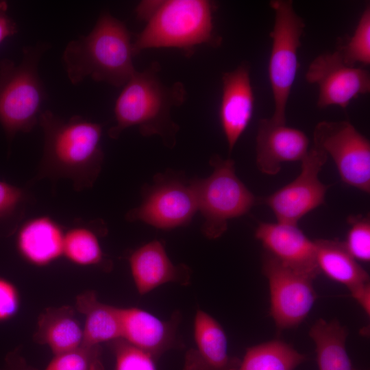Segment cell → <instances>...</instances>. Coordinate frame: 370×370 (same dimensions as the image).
I'll return each instance as SVG.
<instances>
[{
  "label": "cell",
  "mask_w": 370,
  "mask_h": 370,
  "mask_svg": "<svg viewBox=\"0 0 370 370\" xmlns=\"http://www.w3.org/2000/svg\"><path fill=\"white\" fill-rule=\"evenodd\" d=\"M195 346L185 355L183 370H236L240 360L230 356L225 332L208 313L197 310L194 320Z\"/></svg>",
  "instance_id": "obj_18"
},
{
  "label": "cell",
  "mask_w": 370,
  "mask_h": 370,
  "mask_svg": "<svg viewBox=\"0 0 370 370\" xmlns=\"http://www.w3.org/2000/svg\"><path fill=\"white\" fill-rule=\"evenodd\" d=\"M352 296L369 316L370 314V284L369 282L360 285L349 291Z\"/></svg>",
  "instance_id": "obj_33"
},
{
  "label": "cell",
  "mask_w": 370,
  "mask_h": 370,
  "mask_svg": "<svg viewBox=\"0 0 370 370\" xmlns=\"http://www.w3.org/2000/svg\"><path fill=\"white\" fill-rule=\"evenodd\" d=\"M115 356L114 370H156L155 359L123 338L110 341Z\"/></svg>",
  "instance_id": "obj_29"
},
{
  "label": "cell",
  "mask_w": 370,
  "mask_h": 370,
  "mask_svg": "<svg viewBox=\"0 0 370 370\" xmlns=\"http://www.w3.org/2000/svg\"><path fill=\"white\" fill-rule=\"evenodd\" d=\"M305 78L318 86L317 106L321 109L334 105L345 109L354 99L370 92L369 71L347 65L337 51L317 56Z\"/></svg>",
  "instance_id": "obj_12"
},
{
  "label": "cell",
  "mask_w": 370,
  "mask_h": 370,
  "mask_svg": "<svg viewBox=\"0 0 370 370\" xmlns=\"http://www.w3.org/2000/svg\"><path fill=\"white\" fill-rule=\"evenodd\" d=\"M2 370H35L29 368L23 360L14 354L8 356L5 366Z\"/></svg>",
  "instance_id": "obj_34"
},
{
  "label": "cell",
  "mask_w": 370,
  "mask_h": 370,
  "mask_svg": "<svg viewBox=\"0 0 370 370\" xmlns=\"http://www.w3.org/2000/svg\"><path fill=\"white\" fill-rule=\"evenodd\" d=\"M76 308L85 317L83 344L96 345L121 338V308L99 302L93 291L78 295Z\"/></svg>",
  "instance_id": "obj_21"
},
{
  "label": "cell",
  "mask_w": 370,
  "mask_h": 370,
  "mask_svg": "<svg viewBox=\"0 0 370 370\" xmlns=\"http://www.w3.org/2000/svg\"><path fill=\"white\" fill-rule=\"evenodd\" d=\"M63 256L78 265L110 268V262L105 258L97 233L88 227H75L65 232Z\"/></svg>",
  "instance_id": "obj_25"
},
{
  "label": "cell",
  "mask_w": 370,
  "mask_h": 370,
  "mask_svg": "<svg viewBox=\"0 0 370 370\" xmlns=\"http://www.w3.org/2000/svg\"><path fill=\"white\" fill-rule=\"evenodd\" d=\"M43 151L36 179H68L75 190L93 186L102 168V127L80 116L65 120L49 110L40 112Z\"/></svg>",
  "instance_id": "obj_1"
},
{
  "label": "cell",
  "mask_w": 370,
  "mask_h": 370,
  "mask_svg": "<svg viewBox=\"0 0 370 370\" xmlns=\"http://www.w3.org/2000/svg\"><path fill=\"white\" fill-rule=\"evenodd\" d=\"M64 234L61 225L51 217H35L21 226L16 247L27 262L46 266L63 256Z\"/></svg>",
  "instance_id": "obj_19"
},
{
  "label": "cell",
  "mask_w": 370,
  "mask_h": 370,
  "mask_svg": "<svg viewBox=\"0 0 370 370\" xmlns=\"http://www.w3.org/2000/svg\"><path fill=\"white\" fill-rule=\"evenodd\" d=\"M313 145L332 158L345 184L369 194L370 142L351 123H318L313 131Z\"/></svg>",
  "instance_id": "obj_9"
},
{
  "label": "cell",
  "mask_w": 370,
  "mask_h": 370,
  "mask_svg": "<svg viewBox=\"0 0 370 370\" xmlns=\"http://www.w3.org/2000/svg\"><path fill=\"white\" fill-rule=\"evenodd\" d=\"M35 341L48 345L54 355L79 347L83 341V329L69 306L47 309L38 319Z\"/></svg>",
  "instance_id": "obj_20"
},
{
  "label": "cell",
  "mask_w": 370,
  "mask_h": 370,
  "mask_svg": "<svg viewBox=\"0 0 370 370\" xmlns=\"http://www.w3.org/2000/svg\"><path fill=\"white\" fill-rule=\"evenodd\" d=\"M328 156L312 145L301 162V171L291 182L273 193L259 198L271 208L277 222L297 225L306 214L324 203L330 185L321 182L319 173Z\"/></svg>",
  "instance_id": "obj_10"
},
{
  "label": "cell",
  "mask_w": 370,
  "mask_h": 370,
  "mask_svg": "<svg viewBox=\"0 0 370 370\" xmlns=\"http://www.w3.org/2000/svg\"><path fill=\"white\" fill-rule=\"evenodd\" d=\"M25 198L22 188L0 180V219L12 214Z\"/></svg>",
  "instance_id": "obj_31"
},
{
  "label": "cell",
  "mask_w": 370,
  "mask_h": 370,
  "mask_svg": "<svg viewBox=\"0 0 370 370\" xmlns=\"http://www.w3.org/2000/svg\"><path fill=\"white\" fill-rule=\"evenodd\" d=\"M47 48L44 43L24 47L18 65L8 58L0 61V124L10 141L18 132H29L38 123L46 94L38 66Z\"/></svg>",
  "instance_id": "obj_5"
},
{
  "label": "cell",
  "mask_w": 370,
  "mask_h": 370,
  "mask_svg": "<svg viewBox=\"0 0 370 370\" xmlns=\"http://www.w3.org/2000/svg\"><path fill=\"white\" fill-rule=\"evenodd\" d=\"M209 164L212 173L206 178L191 179V184L197 210L204 219L202 233L217 239L227 230L230 220L248 213L259 199L238 177L232 159L216 154Z\"/></svg>",
  "instance_id": "obj_6"
},
{
  "label": "cell",
  "mask_w": 370,
  "mask_h": 370,
  "mask_svg": "<svg viewBox=\"0 0 370 370\" xmlns=\"http://www.w3.org/2000/svg\"><path fill=\"white\" fill-rule=\"evenodd\" d=\"M343 62L355 66L357 63L364 66L370 64V6L367 4L353 35L336 50Z\"/></svg>",
  "instance_id": "obj_26"
},
{
  "label": "cell",
  "mask_w": 370,
  "mask_h": 370,
  "mask_svg": "<svg viewBox=\"0 0 370 370\" xmlns=\"http://www.w3.org/2000/svg\"><path fill=\"white\" fill-rule=\"evenodd\" d=\"M274 23L270 37L272 45L268 64L274 110L271 119L286 124V106L298 69V49L306 27L295 12L291 0L270 1Z\"/></svg>",
  "instance_id": "obj_7"
},
{
  "label": "cell",
  "mask_w": 370,
  "mask_h": 370,
  "mask_svg": "<svg viewBox=\"0 0 370 370\" xmlns=\"http://www.w3.org/2000/svg\"><path fill=\"white\" fill-rule=\"evenodd\" d=\"M353 370H356V369H354Z\"/></svg>",
  "instance_id": "obj_35"
},
{
  "label": "cell",
  "mask_w": 370,
  "mask_h": 370,
  "mask_svg": "<svg viewBox=\"0 0 370 370\" xmlns=\"http://www.w3.org/2000/svg\"><path fill=\"white\" fill-rule=\"evenodd\" d=\"M198 212L191 180L179 174L158 173L142 190V201L125 214L157 229L171 230L189 224Z\"/></svg>",
  "instance_id": "obj_8"
},
{
  "label": "cell",
  "mask_w": 370,
  "mask_h": 370,
  "mask_svg": "<svg viewBox=\"0 0 370 370\" xmlns=\"http://www.w3.org/2000/svg\"><path fill=\"white\" fill-rule=\"evenodd\" d=\"M349 229L343 244L347 251L357 260H370L369 215H352L347 219Z\"/></svg>",
  "instance_id": "obj_28"
},
{
  "label": "cell",
  "mask_w": 370,
  "mask_h": 370,
  "mask_svg": "<svg viewBox=\"0 0 370 370\" xmlns=\"http://www.w3.org/2000/svg\"><path fill=\"white\" fill-rule=\"evenodd\" d=\"M314 241L320 273L345 285L349 291L369 282L368 273L347 251L343 242L323 238Z\"/></svg>",
  "instance_id": "obj_22"
},
{
  "label": "cell",
  "mask_w": 370,
  "mask_h": 370,
  "mask_svg": "<svg viewBox=\"0 0 370 370\" xmlns=\"http://www.w3.org/2000/svg\"><path fill=\"white\" fill-rule=\"evenodd\" d=\"M213 3L206 0L156 1L147 25L132 43L134 56L150 48H178L188 52L202 44L218 43Z\"/></svg>",
  "instance_id": "obj_4"
},
{
  "label": "cell",
  "mask_w": 370,
  "mask_h": 370,
  "mask_svg": "<svg viewBox=\"0 0 370 370\" xmlns=\"http://www.w3.org/2000/svg\"><path fill=\"white\" fill-rule=\"evenodd\" d=\"M128 261L140 295L168 282L190 284V269L184 264H174L162 241L154 240L138 247L130 254Z\"/></svg>",
  "instance_id": "obj_17"
},
{
  "label": "cell",
  "mask_w": 370,
  "mask_h": 370,
  "mask_svg": "<svg viewBox=\"0 0 370 370\" xmlns=\"http://www.w3.org/2000/svg\"><path fill=\"white\" fill-rule=\"evenodd\" d=\"M255 236L284 266L312 280L320 273L316 245L297 225L260 222Z\"/></svg>",
  "instance_id": "obj_13"
},
{
  "label": "cell",
  "mask_w": 370,
  "mask_h": 370,
  "mask_svg": "<svg viewBox=\"0 0 370 370\" xmlns=\"http://www.w3.org/2000/svg\"><path fill=\"white\" fill-rule=\"evenodd\" d=\"M250 68L243 63L222 75L219 120L230 153L247 129L254 113Z\"/></svg>",
  "instance_id": "obj_15"
},
{
  "label": "cell",
  "mask_w": 370,
  "mask_h": 370,
  "mask_svg": "<svg viewBox=\"0 0 370 370\" xmlns=\"http://www.w3.org/2000/svg\"><path fill=\"white\" fill-rule=\"evenodd\" d=\"M305 355L280 340H272L247 349L236 370H295Z\"/></svg>",
  "instance_id": "obj_24"
},
{
  "label": "cell",
  "mask_w": 370,
  "mask_h": 370,
  "mask_svg": "<svg viewBox=\"0 0 370 370\" xmlns=\"http://www.w3.org/2000/svg\"><path fill=\"white\" fill-rule=\"evenodd\" d=\"M347 328L337 320L318 319L309 335L316 346L319 370H353L346 349Z\"/></svg>",
  "instance_id": "obj_23"
},
{
  "label": "cell",
  "mask_w": 370,
  "mask_h": 370,
  "mask_svg": "<svg viewBox=\"0 0 370 370\" xmlns=\"http://www.w3.org/2000/svg\"><path fill=\"white\" fill-rule=\"evenodd\" d=\"M121 338L157 360L163 353L183 346L177 330L180 313L175 312L169 321H163L143 309L121 308Z\"/></svg>",
  "instance_id": "obj_16"
},
{
  "label": "cell",
  "mask_w": 370,
  "mask_h": 370,
  "mask_svg": "<svg viewBox=\"0 0 370 370\" xmlns=\"http://www.w3.org/2000/svg\"><path fill=\"white\" fill-rule=\"evenodd\" d=\"M309 139L300 130L274 122L259 121L256 137V164L263 174H278L284 162L301 161L309 150Z\"/></svg>",
  "instance_id": "obj_14"
},
{
  "label": "cell",
  "mask_w": 370,
  "mask_h": 370,
  "mask_svg": "<svg viewBox=\"0 0 370 370\" xmlns=\"http://www.w3.org/2000/svg\"><path fill=\"white\" fill-rule=\"evenodd\" d=\"M17 32L16 23L8 14V3L0 1V45Z\"/></svg>",
  "instance_id": "obj_32"
},
{
  "label": "cell",
  "mask_w": 370,
  "mask_h": 370,
  "mask_svg": "<svg viewBox=\"0 0 370 370\" xmlns=\"http://www.w3.org/2000/svg\"><path fill=\"white\" fill-rule=\"evenodd\" d=\"M45 370H104L100 345L82 343L75 349L54 355Z\"/></svg>",
  "instance_id": "obj_27"
},
{
  "label": "cell",
  "mask_w": 370,
  "mask_h": 370,
  "mask_svg": "<svg viewBox=\"0 0 370 370\" xmlns=\"http://www.w3.org/2000/svg\"><path fill=\"white\" fill-rule=\"evenodd\" d=\"M20 305L18 292L10 281L0 278V322L13 317Z\"/></svg>",
  "instance_id": "obj_30"
},
{
  "label": "cell",
  "mask_w": 370,
  "mask_h": 370,
  "mask_svg": "<svg viewBox=\"0 0 370 370\" xmlns=\"http://www.w3.org/2000/svg\"><path fill=\"white\" fill-rule=\"evenodd\" d=\"M130 34L126 25L109 12L102 13L91 32L70 41L62 55L71 84L90 77L112 86H124L136 72Z\"/></svg>",
  "instance_id": "obj_3"
},
{
  "label": "cell",
  "mask_w": 370,
  "mask_h": 370,
  "mask_svg": "<svg viewBox=\"0 0 370 370\" xmlns=\"http://www.w3.org/2000/svg\"><path fill=\"white\" fill-rule=\"evenodd\" d=\"M159 71V64L152 63L142 72L136 71L123 86L114 105L115 125L108 131L111 138L136 126L141 135L159 136L166 147L175 146L179 126L172 120L171 110L184 103L186 91L180 82L165 84Z\"/></svg>",
  "instance_id": "obj_2"
},
{
  "label": "cell",
  "mask_w": 370,
  "mask_h": 370,
  "mask_svg": "<svg viewBox=\"0 0 370 370\" xmlns=\"http://www.w3.org/2000/svg\"><path fill=\"white\" fill-rule=\"evenodd\" d=\"M262 273L269 282L270 314L278 330L299 325L317 299L312 280L284 266L266 251L262 256Z\"/></svg>",
  "instance_id": "obj_11"
}]
</instances>
